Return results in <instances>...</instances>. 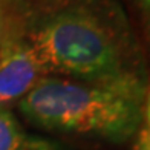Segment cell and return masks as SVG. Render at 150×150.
Returning <instances> with one entry per match:
<instances>
[{"instance_id": "277c9868", "label": "cell", "mask_w": 150, "mask_h": 150, "mask_svg": "<svg viewBox=\"0 0 150 150\" xmlns=\"http://www.w3.org/2000/svg\"><path fill=\"white\" fill-rule=\"evenodd\" d=\"M25 138L26 136L12 112L0 107V150H17Z\"/></svg>"}, {"instance_id": "9c48e42d", "label": "cell", "mask_w": 150, "mask_h": 150, "mask_svg": "<svg viewBox=\"0 0 150 150\" xmlns=\"http://www.w3.org/2000/svg\"><path fill=\"white\" fill-rule=\"evenodd\" d=\"M142 8H144V11H147L149 14H150V0H136Z\"/></svg>"}, {"instance_id": "6da1fadb", "label": "cell", "mask_w": 150, "mask_h": 150, "mask_svg": "<svg viewBox=\"0 0 150 150\" xmlns=\"http://www.w3.org/2000/svg\"><path fill=\"white\" fill-rule=\"evenodd\" d=\"M26 38L47 75L81 81L144 78L136 38L113 0H60Z\"/></svg>"}, {"instance_id": "ba28073f", "label": "cell", "mask_w": 150, "mask_h": 150, "mask_svg": "<svg viewBox=\"0 0 150 150\" xmlns=\"http://www.w3.org/2000/svg\"><path fill=\"white\" fill-rule=\"evenodd\" d=\"M144 113H146V120H147V126L150 127V91L146 95V101H144Z\"/></svg>"}, {"instance_id": "8992f818", "label": "cell", "mask_w": 150, "mask_h": 150, "mask_svg": "<svg viewBox=\"0 0 150 150\" xmlns=\"http://www.w3.org/2000/svg\"><path fill=\"white\" fill-rule=\"evenodd\" d=\"M133 150H150V142H149V139H147V135H146V132H144V129L139 132L138 141H136Z\"/></svg>"}, {"instance_id": "52a82bcc", "label": "cell", "mask_w": 150, "mask_h": 150, "mask_svg": "<svg viewBox=\"0 0 150 150\" xmlns=\"http://www.w3.org/2000/svg\"><path fill=\"white\" fill-rule=\"evenodd\" d=\"M6 31H8V22H6L5 11H3L2 2H0V45H2L3 38H5V35H6Z\"/></svg>"}, {"instance_id": "5b68a950", "label": "cell", "mask_w": 150, "mask_h": 150, "mask_svg": "<svg viewBox=\"0 0 150 150\" xmlns=\"http://www.w3.org/2000/svg\"><path fill=\"white\" fill-rule=\"evenodd\" d=\"M17 150H64V149L57 141L40 138V136H31V138H25Z\"/></svg>"}, {"instance_id": "7a4b0ae2", "label": "cell", "mask_w": 150, "mask_h": 150, "mask_svg": "<svg viewBox=\"0 0 150 150\" xmlns=\"http://www.w3.org/2000/svg\"><path fill=\"white\" fill-rule=\"evenodd\" d=\"M147 95L146 80L81 81L46 75L18 101L29 124L47 132L124 142L138 132Z\"/></svg>"}, {"instance_id": "3957f363", "label": "cell", "mask_w": 150, "mask_h": 150, "mask_svg": "<svg viewBox=\"0 0 150 150\" xmlns=\"http://www.w3.org/2000/svg\"><path fill=\"white\" fill-rule=\"evenodd\" d=\"M46 75V67L29 40L6 31L0 45V107L18 103Z\"/></svg>"}, {"instance_id": "30bf717a", "label": "cell", "mask_w": 150, "mask_h": 150, "mask_svg": "<svg viewBox=\"0 0 150 150\" xmlns=\"http://www.w3.org/2000/svg\"><path fill=\"white\" fill-rule=\"evenodd\" d=\"M0 2H9V0H0Z\"/></svg>"}]
</instances>
